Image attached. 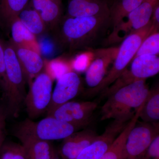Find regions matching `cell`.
Returning a JSON list of instances; mask_svg holds the SVG:
<instances>
[{"mask_svg":"<svg viewBox=\"0 0 159 159\" xmlns=\"http://www.w3.org/2000/svg\"><path fill=\"white\" fill-rule=\"evenodd\" d=\"M149 91L146 80H137L117 90L102 105L101 120L129 121L143 106Z\"/></svg>","mask_w":159,"mask_h":159,"instance_id":"6da1fadb","label":"cell"},{"mask_svg":"<svg viewBox=\"0 0 159 159\" xmlns=\"http://www.w3.org/2000/svg\"><path fill=\"white\" fill-rule=\"evenodd\" d=\"M111 26L110 14L84 17L67 16L61 31L73 49L90 47Z\"/></svg>","mask_w":159,"mask_h":159,"instance_id":"7a4b0ae2","label":"cell"},{"mask_svg":"<svg viewBox=\"0 0 159 159\" xmlns=\"http://www.w3.org/2000/svg\"><path fill=\"white\" fill-rule=\"evenodd\" d=\"M158 29V28L151 20L145 27L123 40L121 45L118 48V53L113 62L111 68L99 85L87 91L89 96H94L103 92L110 86L126 70L144 39L152 32L157 31Z\"/></svg>","mask_w":159,"mask_h":159,"instance_id":"3957f363","label":"cell"},{"mask_svg":"<svg viewBox=\"0 0 159 159\" xmlns=\"http://www.w3.org/2000/svg\"><path fill=\"white\" fill-rule=\"evenodd\" d=\"M4 46L7 84L6 109L8 115L16 117L27 94V80L12 45L4 42Z\"/></svg>","mask_w":159,"mask_h":159,"instance_id":"277c9868","label":"cell"},{"mask_svg":"<svg viewBox=\"0 0 159 159\" xmlns=\"http://www.w3.org/2000/svg\"><path fill=\"white\" fill-rule=\"evenodd\" d=\"M53 81L46 72H41L29 84L24 102L29 119H36L47 112L52 98Z\"/></svg>","mask_w":159,"mask_h":159,"instance_id":"5b68a950","label":"cell"},{"mask_svg":"<svg viewBox=\"0 0 159 159\" xmlns=\"http://www.w3.org/2000/svg\"><path fill=\"white\" fill-rule=\"evenodd\" d=\"M17 127L37 139L49 142L65 139L79 129L51 116L36 122L26 119Z\"/></svg>","mask_w":159,"mask_h":159,"instance_id":"8992f818","label":"cell"},{"mask_svg":"<svg viewBox=\"0 0 159 159\" xmlns=\"http://www.w3.org/2000/svg\"><path fill=\"white\" fill-rule=\"evenodd\" d=\"M159 123L137 121L129 132L123 159H142L152 142L159 135Z\"/></svg>","mask_w":159,"mask_h":159,"instance_id":"52a82bcc","label":"cell"},{"mask_svg":"<svg viewBox=\"0 0 159 159\" xmlns=\"http://www.w3.org/2000/svg\"><path fill=\"white\" fill-rule=\"evenodd\" d=\"M98 103L94 101H69L60 106L47 116L74 125L78 129L88 125L92 121Z\"/></svg>","mask_w":159,"mask_h":159,"instance_id":"ba28073f","label":"cell"},{"mask_svg":"<svg viewBox=\"0 0 159 159\" xmlns=\"http://www.w3.org/2000/svg\"><path fill=\"white\" fill-rule=\"evenodd\" d=\"M155 6L144 1L136 9L131 11L111 31L107 39L110 44L122 41L130 34L139 31L150 21Z\"/></svg>","mask_w":159,"mask_h":159,"instance_id":"9c48e42d","label":"cell"},{"mask_svg":"<svg viewBox=\"0 0 159 159\" xmlns=\"http://www.w3.org/2000/svg\"><path fill=\"white\" fill-rule=\"evenodd\" d=\"M131 62L129 70L126 69L116 80L118 87L122 88L140 80H146L158 74V55H141L134 58Z\"/></svg>","mask_w":159,"mask_h":159,"instance_id":"30bf717a","label":"cell"},{"mask_svg":"<svg viewBox=\"0 0 159 159\" xmlns=\"http://www.w3.org/2000/svg\"><path fill=\"white\" fill-rule=\"evenodd\" d=\"M129 121L113 120L101 135L84 148L76 159H100L107 152Z\"/></svg>","mask_w":159,"mask_h":159,"instance_id":"8fae6325","label":"cell"},{"mask_svg":"<svg viewBox=\"0 0 159 159\" xmlns=\"http://www.w3.org/2000/svg\"><path fill=\"white\" fill-rule=\"evenodd\" d=\"M82 88L81 79L74 71L65 73L57 79L52 93L47 115L60 106L70 101L79 94Z\"/></svg>","mask_w":159,"mask_h":159,"instance_id":"7c38bea8","label":"cell"},{"mask_svg":"<svg viewBox=\"0 0 159 159\" xmlns=\"http://www.w3.org/2000/svg\"><path fill=\"white\" fill-rule=\"evenodd\" d=\"M118 51V48L110 47L93 51V57L86 71L85 78V82L90 89L100 84L107 74L109 66L116 58Z\"/></svg>","mask_w":159,"mask_h":159,"instance_id":"4fadbf2b","label":"cell"},{"mask_svg":"<svg viewBox=\"0 0 159 159\" xmlns=\"http://www.w3.org/2000/svg\"><path fill=\"white\" fill-rule=\"evenodd\" d=\"M14 134L21 142L27 159H51L57 152L51 142L37 139L18 127Z\"/></svg>","mask_w":159,"mask_h":159,"instance_id":"5bb4252c","label":"cell"},{"mask_svg":"<svg viewBox=\"0 0 159 159\" xmlns=\"http://www.w3.org/2000/svg\"><path fill=\"white\" fill-rule=\"evenodd\" d=\"M98 135L90 129L74 132L63 139L58 153L61 159H76L84 148L97 139Z\"/></svg>","mask_w":159,"mask_h":159,"instance_id":"9a60e30c","label":"cell"},{"mask_svg":"<svg viewBox=\"0 0 159 159\" xmlns=\"http://www.w3.org/2000/svg\"><path fill=\"white\" fill-rule=\"evenodd\" d=\"M67 16L84 17L110 14L107 0H68Z\"/></svg>","mask_w":159,"mask_h":159,"instance_id":"2e32d148","label":"cell"},{"mask_svg":"<svg viewBox=\"0 0 159 159\" xmlns=\"http://www.w3.org/2000/svg\"><path fill=\"white\" fill-rule=\"evenodd\" d=\"M10 42L15 51L27 82L29 84L34 77L41 73L44 67L45 61L37 52Z\"/></svg>","mask_w":159,"mask_h":159,"instance_id":"e0dca14e","label":"cell"},{"mask_svg":"<svg viewBox=\"0 0 159 159\" xmlns=\"http://www.w3.org/2000/svg\"><path fill=\"white\" fill-rule=\"evenodd\" d=\"M9 28L11 29V35L10 42L12 43L41 54V49L36 36L25 27L18 17L12 21Z\"/></svg>","mask_w":159,"mask_h":159,"instance_id":"ac0fdd59","label":"cell"},{"mask_svg":"<svg viewBox=\"0 0 159 159\" xmlns=\"http://www.w3.org/2000/svg\"><path fill=\"white\" fill-rule=\"evenodd\" d=\"M31 4L46 25H53L61 17V3L55 0H31Z\"/></svg>","mask_w":159,"mask_h":159,"instance_id":"d6986e66","label":"cell"},{"mask_svg":"<svg viewBox=\"0 0 159 159\" xmlns=\"http://www.w3.org/2000/svg\"><path fill=\"white\" fill-rule=\"evenodd\" d=\"M141 110L139 109L127 123L124 129L119 134L102 157L100 159H123L124 147L129 132L136 124L140 116Z\"/></svg>","mask_w":159,"mask_h":159,"instance_id":"ffe728a7","label":"cell"},{"mask_svg":"<svg viewBox=\"0 0 159 159\" xmlns=\"http://www.w3.org/2000/svg\"><path fill=\"white\" fill-rule=\"evenodd\" d=\"M145 0H116L110 7V19L112 31L128 15Z\"/></svg>","mask_w":159,"mask_h":159,"instance_id":"44dd1931","label":"cell"},{"mask_svg":"<svg viewBox=\"0 0 159 159\" xmlns=\"http://www.w3.org/2000/svg\"><path fill=\"white\" fill-rule=\"evenodd\" d=\"M139 118L143 122L159 123V89L158 85L149 89L147 98L143 104Z\"/></svg>","mask_w":159,"mask_h":159,"instance_id":"7402d4cb","label":"cell"},{"mask_svg":"<svg viewBox=\"0 0 159 159\" xmlns=\"http://www.w3.org/2000/svg\"><path fill=\"white\" fill-rule=\"evenodd\" d=\"M30 0H1L0 19L6 26L10 27L12 21L18 17L27 7Z\"/></svg>","mask_w":159,"mask_h":159,"instance_id":"603a6c76","label":"cell"},{"mask_svg":"<svg viewBox=\"0 0 159 159\" xmlns=\"http://www.w3.org/2000/svg\"><path fill=\"white\" fill-rule=\"evenodd\" d=\"M23 25L35 36L41 34L45 30L46 25L34 9L27 8L20 12L18 16Z\"/></svg>","mask_w":159,"mask_h":159,"instance_id":"cb8c5ba5","label":"cell"},{"mask_svg":"<svg viewBox=\"0 0 159 159\" xmlns=\"http://www.w3.org/2000/svg\"><path fill=\"white\" fill-rule=\"evenodd\" d=\"M44 67L45 72L53 80L58 79L64 74L71 71L72 69L71 62H68L61 58L45 61Z\"/></svg>","mask_w":159,"mask_h":159,"instance_id":"d4e9b609","label":"cell"},{"mask_svg":"<svg viewBox=\"0 0 159 159\" xmlns=\"http://www.w3.org/2000/svg\"><path fill=\"white\" fill-rule=\"evenodd\" d=\"M159 53V33L158 31H156L144 39L134 58L143 55L158 56Z\"/></svg>","mask_w":159,"mask_h":159,"instance_id":"484cf974","label":"cell"},{"mask_svg":"<svg viewBox=\"0 0 159 159\" xmlns=\"http://www.w3.org/2000/svg\"><path fill=\"white\" fill-rule=\"evenodd\" d=\"M0 159H27L23 146L13 142H4L0 150Z\"/></svg>","mask_w":159,"mask_h":159,"instance_id":"4316f807","label":"cell"},{"mask_svg":"<svg viewBox=\"0 0 159 159\" xmlns=\"http://www.w3.org/2000/svg\"><path fill=\"white\" fill-rule=\"evenodd\" d=\"M93 52H87L79 54L71 62L72 69L82 71L87 70L93 60Z\"/></svg>","mask_w":159,"mask_h":159,"instance_id":"83f0119b","label":"cell"},{"mask_svg":"<svg viewBox=\"0 0 159 159\" xmlns=\"http://www.w3.org/2000/svg\"><path fill=\"white\" fill-rule=\"evenodd\" d=\"M0 88L5 98L7 90L4 42L0 39Z\"/></svg>","mask_w":159,"mask_h":159,"instance_id":"f1b7e54d","label":"cell"},{"mask_svg":"<svg viewBox=\"0 0 159 159\" xmlns=\"http://www.w3.org/2000/svg\"><path fill=\"white\" fill-rule=\"evenodd\" d=\"M142 159H159V135L154 139Z\"/></svg>","mask_w":159,"mask_h":159,"instance_id":"f546056e","label":"cell"},{"mask_svg":"<svg viewBox=\"0 0 159 159\" xmlns=\"http://www.w3.org/2000/svg\"><path fill=\"white\" fill-rule=\"evenodd\" d=\"M8 115L6 108L0 105V150L5 142L6 119Z\"/></svg>","mask_w":159,"mask_h":159,"instance_id":"4dcf8cb0","label":"cell"},{"mask_svg":"<svg viewBox=\"0 0 159 159\" xmlns=\"http://www.w3.org/2000/svg\"><path fill=\"white\" fill-rule=\"evenodd\" d=\"M151 20L157 28H159V3L154 6L152 11Z\"/></svg>","mask_w":159,"mask_h":159,"instance_id":"1f68e13d","label":"cell"},{"mask_svg":"<svg viewBox=\"0 0 159 159\" xmlns=\"http://www.w3.org/2000/svg\"><path fill=\"white\" fill-rule=\"evenodd\" d=\"M145 1L151 3L153 6H155L158 3H159L158 0H145Z\"/></svg>","mask_w":159,"mask_h":159,"instance_id":"d6a6232c","label":"cell"},{"mask_svg":"<svg viewBox=\"0 0 159 159\" xmlns=\"http://www.w3.org/2000/svg\"><path fill=\"white\" fill-rule=\"evenodd\" d=\"M51 159H61L60 157L59 154L58 153V151L56 152V153L54 155V156L52 157Z\"/></svg>","mask_w":159,"mask_h":159,"instance_id":"836d02e7","label":"cell"},{"mask_svg":"<svg viewBox=\"0 0 159 159\" xmlns=\"http://www.w3.org/2000/svg\"><path fill=\"white\" fill-rule=\"evenodd\" d=\"M55 1H57L58 2L61 3V0H55Z\"/></svg>","mask_w":159,"mask_h":159,"instance_id":"e575fe53","label":"cell"},{"mask_svg":"<svg viewBox=\"0 0 159 159\" xmlns=\"http://www.w3.org/2000/svg\"><path fill=\"white\" fill-rule=\"evenodd\" d=\"M1 0H0V2H1Z\"/></svg>","mask_w":159,"mask_h":159,"instance_id":"d590c367","label":"cell"}]
</instances>
